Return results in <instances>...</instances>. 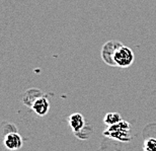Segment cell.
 Listing matches in <instances>:
<instances>
[{"mask_svg": "<svg viewBox=\"0 0 156 151\" xmlns=\"http://www.w3.org/2000/svg\"><path fill=\"white\" fill-rule=\"evenodd\" d=\"M114 60L116 63V66H118V67L127 68L132 65L134 61V53L129 47L123 45L117 50Z\"/></svg>", "mask_w": 156, "mask_h": 151, "instance_id": "cell-2", "label": "cell"}, {"mask_svg": "<svg viewBox=\"0 0 156 151\" xmlns=\"http://www.w3.org/2000/svg\"><path fill=\"white\" fill-rule=\"evenodd\" d=\"M68 124H69L70 128L72 129L73 133L76 135V137L79 134L82 133V131L85 129L86 122L85 119L79 113H74V114L70 115L68 117Z\"/></svg>", "mask_w": 156, "mask_h": 151, "instance_id": "cell-4", "label": "cell"}, {"mask_svg": "<svg viewBox=\"0 0 156 151\" xmlns=\"http://www.w3.org/2000/svg\"><path fill=\"white\" fill-rule=\"evenodd\" d=\"M121 46H123L120 42L118 41H108V43H105L102 46L101 50V58L104 59V61L107 63L108 65L111 66H116L114 57L116 54L117 50L120 48Z\"/></svg>", "mask_w": 156, "mask_h": 151, "instance_id": "cell-3", "label": "cell"}, {"mask_svg": "<svg viewBox=\"0 0 156 151\" xmlns=\"http://www.w3.org/2000/svg\"><path fill=\"white\" fill-rule=\"evenodd\" d=\"M30 109H32L37 115L40 116V117H44V116H46L48 114L49 110H50L49 99H47L46 96H44V94H43V95L39 96L38 99L32 103Z\"/></svg>", "mask_w": 156, "mask_h": 151, "instance_id": "cell-6", "label": "cell"}, {"mask_svg": "<svg viewBox=\"0 0 156 151\" xmlns=\"http://www.w3.org/2000/svg\"><path fill=\"white\" fill-rule=\"evenodd\" d=\"M121 121H123L121 115L119 114V113H115V112L108 113L104 118L105 124L108 126V127H110V126H113V125H116L118 123H120Z\"/></svg>", "mask_w": 156, "mask_h": 151, "instance_id": "cell-7", "label": "cell"}, {"mask_svg": "<svg viewBox=\"0 0 156 151\" xmlns=\"http://www.w3.org/2000/svg\"><path fill=\"white\" fill-rule=\"evenodd\" d=\"M144 151H156V138H147L143 144Z\"/></svg>", "mask_w": 156, "mask_h": 151, "instance_id": "cell-8", "label": "cell"}, {"mask_svg": "<svg viewBox=\"0 0 156 151\" xmlns=\"http://www.w3.org/2000/svg\"><path fill=\"white\" fill-rule=\"evenodd\" d=\"M104 134L105 136L112 138V139L119 140L121 142H129L132 139L130 124L124 120L116 125L110 126L108 130L104 132Z\"/></svg>", "mask_w": 156, "mask_h": 151, "instance_id": "cell-1", "label": "cell"}, {"mask_svg": "<svg viewBox=\"0 0 156 151\" xmlns=\"http://www.w3.org/2000/svg\"><path fill=\"white\" fill-rule=\"evenodd\" d=\"M3 143L8 150H18L23 147V138L16 131H11L5 135Z\"/></svg>", "mask_w": 156, "mask_h": 151, "instance_id": "cell-5", "label": "cell"}]
</instances>
